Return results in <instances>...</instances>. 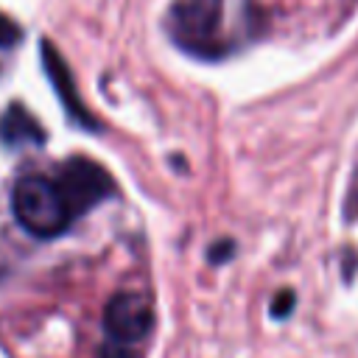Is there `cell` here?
Masks as SVG:
<instances>
[{
  "label": "cell",
  "mask_w": 358,
  "mask_h": 358,
  "mask_svg": "<svg viewBox=\"0 0 358 358\" xmlns=\"http://www.w3.org/2000/svg\"><path fill=\"white\" fill-rule=\"evenodd\" d=\"M11 207L22 229H28L36 238H56L73 221V213L64 196L59 193L56 182L45 176H22L14 185Z\"/></svg>",
  "instance_id": "cell-1"
},
{
  "label": "cell",
  "mask_w": 358,
  "mask_h": 358,
  "mask_svg": "<svg viewBox=\"0 0 358 358\" xmlns=\"http://www.w3.org/2000/svg\"><path fill=\"white\" fill-rule=\"evenodd\" d=\"M221 0H176L168 14V31L173 42L193 56H215L218 48Z\"/></svg>",
  "instance_id": "cell-2"
},
{
  "label": "cell",
  "mask_w": 358,
  "mask_h": 358,
  "mask_svg": "<svg viewBox=\"0 0 358 358\" xmlns=\"http://www.w3.org/2000/svg\"><path fill=\"white\" fill-rule=\"evenodd\" d=\"M56 187L64 196V201H67V207L76 218V215L87 213L90 207H95L101 199H106L115 185H112V176L98 162L76 157V159L62 165Z\"/></svg>",
  "instance_id": "cell-3"
},
{
  "label": "cell",
  "mask_w": 358,
  "mask_h": 358,
  "mask_svg": "<svg viewBox=\"0 0 358 358\" xmlns=\"http://www.w3.org/2000/svg\"><path fill=\"white\" fill-rule=\"evenodd\" d=\"M151 327H154L151 302L137 291H120L103 308V330L112 341L134 344L145 338Z\"/></svg>",
  "instance_id": "cell-4"
},
{
  "label": "cell",
  "mask_w": 358,
  "mask_h": 358,
  "mask_svg": "<svg viewBox=\"0 0 358 358\" xmlns=\"http://www.w3.org/2000/svg\"><path fill=\"white\" fill-rule=\"evenodd\" d=\"M42 64H45V73H48V78H50V84H53L59 101H62L64 109L70 112V117H76V120L84 123V126H95L92 115L87 112V106H84L81 98H78V90H76V81H73L70 67L64 64L62 53H59L50 42H42Z\"/></svg>",
  "instance_id": "cell-5"
},
{
  "label": "cell",
  "mask_w": 358,
  "mask_h": 358,
  "mask_svg": "<svg viewBox=\"0 0 358 358\" xmlns=\"http://www.w3.org/2000/svg\"><path fill=\"white\" fill-rule=\"evenodd\" d=\"M0 137L8 143H34V140L39 143L42 129L31 115H25V109L17 106V109H8L6 117L0 120Z\"/></svg>",
  "instance_id": "cell-6"
},
{
  "label": "cell",
  "mask_w": 358,
  "mask_h": 358,
  "mask_svg": "<svg viewBox=\"0 0 358 358\" xmlns=\"http://www.w3.org/2000/svg\"><path fill=\"white\" fill-rule=\"evenodd\" d=\"M98 358H140L129 344H120V341H106L98 352Z\"/></svg>",
  "instance_id": "cell-7"
},
{
  "label": "cell",
  "mask_w": 358,
  "mask_h": 358,
  "mask_svg": "<svg viewBox=\"0 0 358 358\" xmlns=\"http://www.w3.org/2000/svg\"><path fill=\"white\" fill-rule=\"evenodd\" d=\"M291 310H294V294L291 291H280L274 296V302H271V316L274 319H285Z\"/></svg>",
  "instance_id": "cell-8"
},
{
  "label": "cell",
  "mask_w": 358,
  "mask_h": 358,
  "mask_svg": "<svg viewBox=\"0 0 358 358\" xmlns=\"http://www.w3.org/2000/svg\"><path fill=\"white\" fill-rule=\"evenodd\" d=\"M232 252H235V243H232V241H218V243H213V249H210V260H213V263L229 260Z\"/></svg>",
  "instance_id": "cell-9"
},
{
  "label": "cell",
  "mask_w": 358,
  "mask_h": 358,
  "mask_svg": "<svg viewBox=\"0 0 358 358\" xmlns=\"http://www.w3.org/2000/svg\"><path fill=\"white\" fill-rule=\"evenodd\" d=\"M14 39H17V28H14L8 20L0 17V45H8V42H14Z\"/></svg>",
  "instance_id": "cell-10"
}]
</instances>
